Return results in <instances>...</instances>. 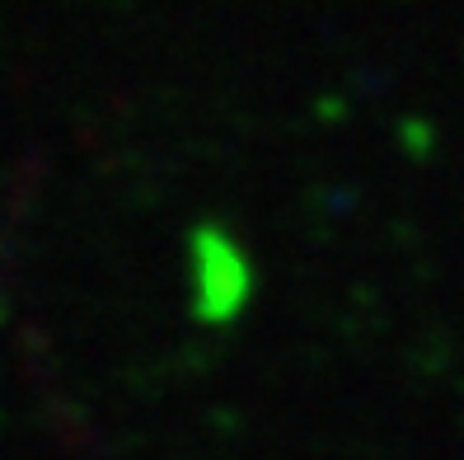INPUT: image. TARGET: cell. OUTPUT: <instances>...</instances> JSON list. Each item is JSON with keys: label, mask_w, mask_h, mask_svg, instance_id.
I'll list each match as a JSON object with an SVG mask.
<instances>
[{"label": "cell", "mask_w": 464, "mask_h": 460, "mask_svg": "<svg viewBox=\"0 0 464 460\" xmlns=\"http://www.w3.org/2000/svg\"><path fill=\"white\" fill-rule=\"evenodd\" d=\"M188 259H193V310L202 319H230L244 310L254 291V268L230 230L221 226H198L188 240Z\"/></svg>", "instance_id": "1"}]
</instances>
